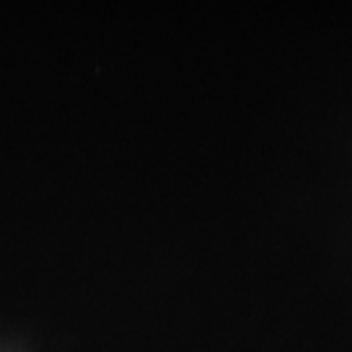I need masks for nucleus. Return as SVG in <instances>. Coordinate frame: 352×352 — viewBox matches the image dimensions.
Masks as SVG:
<instances>
[]
</instances>
